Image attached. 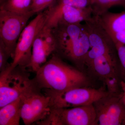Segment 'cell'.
Listing matches in <instances>:
<instances>
[{"label": "cell", "mask_w": 125, "mask_h": 125, "mask_svg": "<svg viewBox=\"0 0 125 125\" xmlns=\"http://www.w3.org/2000/svg\"><path fill=\"white\" fill-rule=\"evenodd\" d=\"M36 73L34 79L41 90L62 92L91 86L90 79L83 71L65 62L55 53Z\"/></svg>", "instance_id": "obj_1"}, {"label": "cell", "mask_w": 125, "mask_h": 125, "mask_svg": "<svg viewBox=\"0 0 125 125\" xmlns=\"http://www.w3.org/2000/svg\"><path fill=\"white\" fill-rule=\"evenodd\" d=\"M52 30L56 41L55 53L83 71L90 47L83 24L60 23Z\"/></svg>", "instance_id": "obj_2"}, {"label": "cell", "mask_w": 125, "mask_h": 125, "mask_svg": "<svg viewBox=\"0 0 125 125\" xmlns=\"http://www.w3.org/2000/svg\"><path fill=\"white\" fill-rule=\"evenodd\" d=\"M25 67L9 64L0 74V108L31 92L41 90Z\"/></svg>", "instance_id": "obj_3"}, {"label": "cell", "mask_w": 125, "mask_h": 125, "mask_svg": "<svg viewBox=\"0 0 125 125\" xmlns=\"http://www.w3.org/2000/svg\"><path fill=\"white\" fill-rule=\"evenodd\" d=\"M43 90L50 97L51 108H67L93 104L109 94L103 88L97 89L91 86L76 87L62 92Z\"/></svg>", "instance_id": "obj_4"}, {"label": "cell", "mask_w": 125, "mask_h": 125, "mask_svg": "<svg viewBox=\"0 0 125 125\" xmlns=\"http://www.w3.org/2000/svg\"><path fill=\"white\" fill-rule=\"evenodd\" d=\"M39 125H97L93 104L76 107L51 108L49 114Z\"/></svg>", "instance_id": "obj_5"}, {"label": "cell", "mask_w": 125, "mask_h": 125, "mask_svg": "<svg viewBox=\"0 0 125 125\" xmlns=\"http://www.w3.org/2000/svg\"><path fill=\"white\" fill-rule=\"evenodd\" d=\"M83 25L90 44V49L86 57L87 61H91L98 56L105 55L119 63L114 40L96 16H93L84 22Z\"/></svg>", "instance_id": "obj_6"}, {"label": "cell", "mask_w": 125, "mask_h": 125, "mask_svg": "<svg viewBox=\"0 0 125 125\" xmlns=\"http://www.w3.org/2000/svg\"><path fill=\"white\" fill-rule=\"evenodd\" d=\"M47 17L46 11L38 13L24 28L17 42L13 61L10 63L11 67L19 66L28 69L31 62L34 42L45 26Z\"/></svg>", "instance_id": "obj_7"}, {"label": "cell", "mask_w": 125, "mask_h": 125, "mask_svg": "<svg viewBox=\"0 0 125 125\" xmlns=\"http://www.w3.org/2000/svg\"><path fill=\"white\" fill-rule=\"evenodd\" d=\"M34 13L19 14L0 9V40L13 58L17 42L27 22Z\"/></svg>", "instance_id": "obj_8"}, {"label": "cell", "mask_w": 125, "mask_h": 125, "mask_svg": "<svg viewBox=\"0 0 125 125\" xmlns=\"http://www.w3.org/2000/svg\"><path fill=\"white\" fill-rule=\"evenodd\" d=\"M121 94L109 93L93 104L98 125H125V104Z\"/></svg>", "instance_id": "obj_9"}, {"label": "cell", "mask_w": 125, "mask_h": 125, "mask_svg": "<svg viewBox=\"0 0 125 125\" xmlns=\"http://www.w3.org/2000/svg\"><path fill=\"white\" fill-rule=\"evenodd\" d=\"M119 64L106 56L97 57L86 67L90 72L102 81L111 94H120L121 82L118 68Z\"/></svg>", "instance_id": "obj_10"}, {"label": "cell", "mask_w": 125, "mask_h": 125, "mask_svg": "<svg viewBox=\"0 0 125 125\" xmlns=\"http://www.w3.org/2000/svg\"><path fill=\"white\" fill-rule=\"evenodd\" d=\"M41 91L31 92L21 97V116L25 125H32L42 120L50 112V97Z\"/></svg>", "instance_id": "obj_11"}, {"label": "cell", "mask_w": 125, "mask_h": 125, "mask_svg": "<svg viewBox=\"0 0 125 125\" xmlns=\"http://www.w3.org/2000/svg\"><path fill=\"white\" fill-rule=\"evenodd\" d=\"M46 11L47 17L45 26L52 29L59 23H81L93 16L90 7L81 9L56 2Z\"/></svg>", "instance_id": "obj_12"}, {"label": "cell", "mask_w": 125, "mask_h": 125, "mask_svg": "<svg viewBox=\"0 0 125 125\" xmlns=\"http://www.w3.org/2000/svg\"><path fill=\"white\" fill-rule=\"evenodd\" d=\"M56 41L52 29L44 26L36 36L32 48L31 62L28 69L36 72L55 53Z\"/></svg>", "instance_id": "obj_13"}, {"label": "cell", "mask_w": 125, "mask_h": 125, "mask_svg": "<svg viewBox=\"0 0 125 125\" xmlns=\"http://www.w3.org/2000/svg\"><path fill=\"white\" fill-rule=\"evenodd\" d=\"M96 17L110 35L125 31V11L118 13L108 11Z\"/></svg>", "instance_id": "obj_14"}, {"label": "cell", "mask_w": 125, "mask_h": 125, "mask_svg": "<svg viewBox=\"0 0 125 125\" xmlns=\"http://www.w3.org/2000/svg\"><path fill=\"white\" fill-rule=\"evenodd\" d=\"M21 97L0 108V125H19L21 116Z\"/></svg>", "instance_id": "obj_15"}, {"label": "cell", "mask_w": 125, "mask_h": 125, "mask_svg": "<svg viewBox=\"0 0 125 125\" xmlns=\"http://www.w3.org/2000/svg\"><path fill=\"white\" fill-rule=\"evenodd\" d=\"M117 5L125 8V0H91L90 7L93 16H99L108 11L111 7Z\"/></svg>", "instance_id": "obj_16"}, {"label": "cell", "mask_w": 125, "mask_h": 125, "mask_svg": "<svg viewBox=\"0 0 125 125\" xmlns=\"http://www.w3.org/2000/svg\"><path fill=\"white\" fill-rule=\"evenodd\" d=\"M33 0H7L0 6V9L19 14H25L31 11Z\"/></svg>", "instance_id": "obj_17"}, {"label": "cell", "mask_w": 125, "mask_h": 125, "mask_svg": "<svg viewBox=\"0 0 125 125\" xmlns=\"http://www.w3.org/2000/svg\"><path fill=\"white\" fill-rule=\"evenodd\" d=\"M114 42L119 60V75L121 80L125 82V45L118 42Z\"/></svg>", "instance_id": "obj_18"}, {"label": "cell", "mask_w": 125, "mask_h": 125, "mask_svg": "<svg viewBox=\"0 0 125 125\" xmlns=\"http://www.w3.org/2000/svg\"><path fill=\"white\" fill-rule=\"evenodd\" d=\"M56 0H33L31 6V11L34 14L42 12L45 9L53 5Z\"/></svg>", "instance_id": "obj_19"}, {"label": "cell", "mask_w": 125, "mask_h": 125, "mask_svg": "<svg viewBox=\"0 0 125 125\" xmlns=\"http://www.w3.org/2000/svg\"><path fill=\"white\" fill-rule=\"evenodd\" d=\"M11 57V55L5 44L0 40V71L4 70L7 67L9 63L8 60Z\"/></svg>", "instance_id": "obj_20"}, {"label": "cell", "mask_w": 125, "mask_h": 125, "mask_svg": "<svg viewBox=\"0 0 125 125\" xmlns=\"http://www.w3.org/2000/svg\"><path fill=\"white\" fill-rule=\"evenodd\" d=\"M56 3L84 9L90 7L91 0H58Z\"/></svg>", "instance_id": "obj_21"}, {"label": "cell", "mask_w": 125, "mask_h": 125, "mask_svg": "<svg viewBox=\"0 0 125 125\" xmlns=\"http://www.w3.org/2000/svg\"><path fill=\"white\" fill-rule=\"evenodd\" d=\"M114 42H118L125 45V31L110 35Z\"/></svg>", "instance_id": "obj_22"}, {"label": "cell", "mask_w": 125, "mask_h": 125, "mask_svg": "<svg viewBox=\"0 0 125 125\" xmlns=\"http://www.w3.org/2000/svg\"><path fill=\"white\" fill-rule=\"evenodd\" d=\"M121 95L122 101L125 104V82L121 81Z\"/></svg>", "instance_id": "obj_23"}, {"label": "cell", "mask_w": 125, "mask_h": 125, "mask_svg": "<svg viewBox=\"0 0 125 125\" xmlns=\"http://www.w3.org/2000/svg\"><path fill=\"white\" fill-rule=\"evenodd\" d=\"M7 0H0V6L4 4Z\"/></svg>", "instance_id": "obj_24"}, {"label": "cell", "mask_w": 125, "mask_h": 125, "mask_svg": "<svg viewBox=\"0 0 125 125\" xmlns=\"http://www.w3.org/2000/svg\"></svg>", "instance_id": "obj_25"}]
</instances>
